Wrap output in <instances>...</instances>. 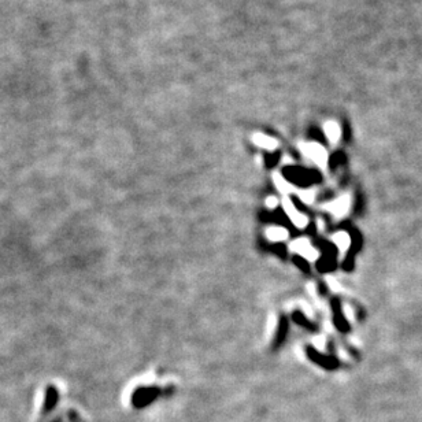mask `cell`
<instances>
[{
    "mask_svg": "<svg viewBox=\"0 0 422 422\" xmlns=\"http://www.w3.org/2000/svg\"><path fill=\"white\" fill-rule=\"evenodd\" d=\"M266 204H267L269 207L274 208L277 206V199L276 198H269V199H267V201H266Z\"/></svg>",
    "mask_w": 422,
    "mask_h": 422,
    "instance_id": "8fae6325",
    "label": "cell"
},
{
    "mask_svg": "<svg viewBox=\"0 0 422 422\" xmlns=\"http://www.w3.org/2000/svg\"><path fill=\"white\" fill-rule=\"evenodd\" d=\"M333 243L337 245V248L340 249V252H346L347 249L350 248V244H351V240H350V236L344 233V232H339L332 237Z\"/></svg>",
    "mask_w": 422,
    "mask_h": 422,
    "instance_id": "ba28073f",
    "label": "cell"
},
{
    "mask_svg": "<svg viewBox=\"0 0 422 422\" xmlns=\"http://www.w3.org/2000/svg\"><path fill=\"white\" fill-rule=\"evenodd\" d=\"M252 140H254V143H255L256 146L261 147V148H263V150H267V151H274V150L277 148V146H278V143H277L274 138H271L270 136L261 134V133L254 134Z\"/></svg>",
    "mask_w": 422,
    "mask_h": 422,
    "instance_id": "8992f818",
    "label": "cell"
},
{
    "mask_svg": "<svg viewBox=\"0 0 422 422\" xmlns=\"http://www.w3.org/2000/svg\"><path fill=\"white\" fill-rule=\"evenodd\" d=\"M324 132H325L326 137L331 143H337L340 138V134H341V131H340V126L336 122H326L325 126H324Z\"/></svg>",
    "mask_w": 422,
    "mask_h": 422,
    "instance_id": "52a82bcc",
    "label": "cell"
},
{
    "mask_svg": "<svg viewBox=\"0 0 422 422\" xmlns=\"http://www.w3.org/2000/svg\"><path fill=\"white\" fill-rule=\"evenodd\" d=\"M350 198L348 196H340L339 199L331 201L329 204H326V208L329 213H332L334 217H344L347 214V211L350 210Z\"/></svg>",
    "mask_w": 422,
    "mask_h": 422,
    "instance_id": "3957f363",
    "label": "cell"
},
{
    "mask_svg": "<svg viewBox=\"0 0 422 422\" xmlns=\"http://www.w3.org/2000/svg\"><path fill=\"white\" fill-rule=\"evenodd\" d=\"M292 248L295 249L299 255L303 256L306 259H310V261L317 259V251L312 248L306 240H298V242L292 243Z\"/></svg>",
    "mask_w": 422,
    "mask_h": 422,
    "instance_id": "5b68a950",
    "label": "cell"
},
{
    "mask_svg": "<svg viewBox=\"0 0 422 422\" xmlns=\"http://www.w3.org/2000/svg\"><path fill=\"white\" fill-rule=\"evenodd\" d=\"M300 148L306 156L310 158L314 163H317L321 167L325 166L326 162H328V154H326L324 147H321L317 143H305V144H302Z\"/></svg>",
    "mask_w": 422,
    "mask_h": 422,
    "instance_id": "6da1fadb",
    "label": "cell"
},
{
    "mask_svg": "<svg viewBox=\"0 0 422 422\" xmlns=\"http://www.w3.org/2000/svg\"><path fill=\"white\" fill-rule=\"evenodd\" d=\"M274 181H276V185L280 188L281 192H289V184H288V180H284L281 178L280 176H274Z\"/></svg>",
    "mask_w": 422,
    "mask_h": 422,
    "instance_id": "30bf717a",
    "label": "cell"
},
{
    "mask_svg": "<svg viewBox=\"0 0 422 422\" xmlns=\"http://www.w3.org/2000/svg\"><path fill=\"white\" fill-rule=\"evenodd\" d=\"M284 208H285V213H287V215H288V218H289V220H291L296 226H299V228H305L306 225H307V218H306V215L298 213V210H296L295 206L292 204L291 200L285 199Z\"/></svg>",
    "mask_w": 422,
    "mask_h": 422,
    "instance_id": "277c9868",
    "label": "cell"
},
{
    "mask_svg": "<svg viewBox=\"0 0 422 422\" xmlns=\"http://www.w3.org/2000/svg\"><path fill=\"white\" fill-rule=\"evenodd\" d=\"M287 178L295 184H299V185H309L310 182H312V178L314 176L310 172L307 170H303V169H289L287 170Z\"/></svg>",
    "mask_w": 422,
    "mask_h": 422,
    "instance_id": "7a4b0ae2",
    "label": "cell"
},
{
    "mask_svg": "<svg viewBox=\"0 0 422 422\" xmlns=\"http://www.w3.org/2000/svg\"><path fill=\"white\" fill-rule=\"evenodd\" d=\"M266 236L273 242H281V240H284V239L288 237V232L284 228H280V226H271V228L266 230Z\"/></svg>",
    "mask_w": 422,
    "mask_h": 422,
    "instance_id": "9c48e42d",
    "label": "cell"
}]
</instances>
